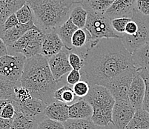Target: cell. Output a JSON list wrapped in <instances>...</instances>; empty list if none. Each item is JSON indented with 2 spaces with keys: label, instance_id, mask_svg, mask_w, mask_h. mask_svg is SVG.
Segmentation results:
<instances>
[{
  "label": "cell",
  "instance_id": "cell-1",
  "mask_svg": "<svg viewBox=\"0 0 149 129\" xmlns=\"http://www.w3.org/2000/svg\"><path fill=\"white\" fill-rule=\"evenodd\" d=\"M82 56V73L90 86L105 87L122 71L135 68L132 55L121 39H102L90 43Z\"/></svg>",
  "mask_w": 149,
  "mask_h": 129
},
{
  "label": "cell",
  "instance_id": "cell-2",
  "mask_svg": "<svg viewBox=\"0 0 149 129\" xmlns=\"http://www.w3.org/2000/svg\"><path fill=\"white\" fill-rule=\"evenodd\" d=\"M20 83L33 98L41 100L46 105L55 102L54 93L60 87L53 77L48 59L42 54L27 59Z\"/></svg>",
  "mask_w": 149,
  "mask_h": 129
},
{
  "label": "cell",
  "instance_id": "cell-3",
  "mask_svg": "<svg viewBox=\"0 0 149 129\" xmlns=\"http://www.w3.org/2000/svg\"><path fill=\"white\" fill-rule=\"evenodd\" d=\"M33 22L43 33L56 31L69 19L74 0H26Z\"/></svg>",
  "mask_w": 149,
  "mask_h": 129
},
{
  "label": "cell",
  "instance_id": "cell-4",
  "mask_svg": "<svg viewBox=\"0 0 149 129\" xmlns=\"http://www.w3.org/2000/svg\"><path fill=\"white\" fill-rule=\"evenodd\" d=\"M84 99L93 108V115L91 119L97 126L106 128L113 125L112 111L116 101L106 87L92 85L88 94Z\"/></svg>",
  "mask_w": 149,
  "mask_h": 129
},
{
  "label": "cell",
  "instance_id": "cell-5",
  "mask_svg": "<svg viewBox=\"0 0 149 129\" xmlns=\"http://www.w3.org/2000/svg\"><path fill=\"white\" fill-rule=\"evenodd\" d=\"M45 33L40 29L30 30L14 44L8 47V54H21L27 59L41 54Z\"/></svg>",
  "mask_w": 149,
  "mask_h": 129
},
{
  "label": "cell",
  "instance_id": "cell-6",
  "mask_svg": "<svg viewBox=\"0 0 149 129\" xmlns=\"http://www.w3.org/2000/svg\"><path fill=\"white\" fill-rule=\"evenodd\" d=\"M87 11L88 18L85 28L91 36L90 43L97 42L102 39H121L122 36L113 31L111 20L105 14H100L91 10Z\"/></svg>",
  "mask_w": 149,
  "mask_h": 129
},
{
  "label": "cell",
  "instance_id": "cell-7",
  "mask_svg": "<svg viewBox=\"0 0 149 129\" xmlns=\"http://www.w3.org/2000/svg\"><path fill=\"white\" fill-rule=\"evenodd\" d=\"M131 19L136 20L138 24L136 34L132 37L123 35L121 40L127 51L132 54L139 47L149 43V17L135 10Z\"/></svg>",
  "mask_w": 149,
  "mask_h": 129
},
{
  "label": "cell",
  "instance_id": "cell-8",
  "mask_svg": "<svg viewBox=\"0 0 149 129\" xmlns=\"http://www.w3.org/2000/svg\"><path fill=\"white\" fill-rule=\"evenodd\" d=\"M27 58L21 54H7L0 57V75L16 84H20Z\"/></svg>",
  "mask_w": 149,
  "mask_h": 129
},
{
  "label": "cell",
  "instance_id": "cell-9",
  "mask_svg": "<svg viewBox=\"0 0 149 129\" xmlns=\"http://www.w3.org/2000/svg\"><path fill=\"white\" fill-rule=\"evenodd\" d=\"M136 73L137 69L136 68L126 69L112 79L105 86L113 96L115 101L128 100L130 86Z\"/></svg>",
  "mask_w": 149,
  "mask_h": 129
},
{
  "label": "cell",
  "instance_id": "cell-10",
  "mask_svg": "<svg viewBox=\"0 0 149 129\" xmlns=\"http://www.w3.org/2000/svg\"><path fill=\"white\" fill-rule=\"evenodd\" d=\"M136 111L128 100L116 101L112 111V126L114 129H125Z\"/></svg>",
  "mask_w": 149,
  "mask_h": 129
},
{
  "label": "cell",
  "instance_id": "cell-11",
  "mask_svg": "<svg viewBox=\"0 0 149 129\" xmlns=\"http://www.w3.org/2000/svg\"><path fill=\"white\" fill-rule=\"evenodd\" d=\"M69 52L64 47L59 54L48 59L50 70L54 78L58 82H60L65 75L73 70L69 62Z\"/></svg>",
  "mask_w": 149,
  "mask_h": 129
},
{
  "label": "cell",
  "instance_id": "cell-12",
  "mask_svg": "<svg viewBox=\"0 0 149 129\" xmlns=\"http://www.w3.org/2000/svg\"><path fill=\"white\" fill-rule=\"evenodd\" d=\"M13 103L16 111H20L25 116L34 119L39 123L45 118H47L45 115V109L47 105L38 99L32 97L24 103L13 101Z\"/></svg>",
  "mask_w": 149,
  "mask_h": 129
},
{
  "label": "cell",
  "instance_id": "cell-13",
  "mask_svg": "<svg viewBox=\"0 0 149 129\" xmlns=\"http://www.w3.org/2000/svg\"><path fill=\"white\" fill-rule=\"evenodd\" d=\"M137 0H116L105 15L110 20L127 17L131 18L136 10Z\"/></svg>",
  "mask_w": 149,
  "mask_h": 129
},
{
  "label": "cell",
  "instance_id": "cell-14",
  "mask_svg": "<svg viewBox=\"0 0 149 129\" xmlns=\"http://www.w3.org/2000/svg\"><path fill=\"white\" fill-rule=\"evenodd\" d=\"M146 85L143 79L138 74V71L133 79L128 91V101L136 110L143 108Z\"/></svg>",
  "mask_w": 149,
  "mask_h": 129
},
{
  "label": "cell",
  "instance_id": "cell-15",
  "mask_svg": "<svg viewBox=\"0 0 149 129\" xmlns=\"http://www.w3.org/2000/svg\"><path fill=\"white\" fill-rule=\"evenodd\" d=\"M32 29H39L35 25L33 21L30 22L27 24L19 23L17 26L7 30V31H2V33H0V38L2 39V41L6 45L7 47H9V46L14 44L19 39H20L23 35L25 34L28 31Z\"/></svg>",
  "mask_w": 149,
  "mask_h": 129
},
{
  "label": "cell",
  "instance_id": "cell-16",
  "mask_svg": "<svg viewBox=\"0 0 149 129\" xmlns=\"http://www.w3.org/2000/svg\"><path fill=\"white\" fill-rule=\"evenodd\" d=\"M64 48V45L56 31L45 33L42 46L41 54L47 59L59 54Z\"/></svg>",
  "mask_w": 149,
  "mask_h": 129
},
{
  "label": "cell",
  "instance_id": "cell-17",
  "mask_svg": "<svg viewBox=\"0 0 149 129\" xmlns=\"http://www.w3.org/2000/svg\"><path fill=\"white\" fill-rule=\"evenodd\" d=\"M69 119H91L93 115L91 105L85 99H79L68 105Z\"/></svg>",
  "mask_w": 149,
  "mask_h": 129
},
{
  "label": "cell",
  "instance_id": "cell-18",
  "mask_svg": "<svg viewBox=\"0 0 149 129\" xmlns=\"http://www.w3.org/2000/svg\"><path fill=\"white\" fill-rule=\"evenodd\" d=\"M45 115L50 119L64 123L69 119L68 105L62 102H54L46 106Z\"/></svg>",
  "mask_w": 149,
  "mask_h": 129
},
{
  "label": "cell",
  "instance_id": "cell-19",
  "mask_svg": "<svg viewBox=\"0 0 149 129\" xmlns=\"http://www.w3.org/2000/svg\"><path fill=\"white\" fill-rule=\"evenodd\" d=\"M26 3V0H0V29L5 20Z\"/></svg>",
  "mask_w": 149,
  "mask_h": 129
},
{
  "label": "cell",
  "instance_id": "cell-20",
  "mask_svg": "<svg viewBox=\"0 0 149 129\" xmlns=\"http://www.w3.org/2000/svg\"><path fill=\"white\" fill-rule=\"evenodd\" d=\"M79 28L74 25L70 19H68L56 31V33L59 36L62 43L64 45V47L66 48L68 51H73L71 39H72V36L74 33Z\"/></svg>",
  "mask_w": 149,
  "mask_h": 129
},
{
  "label": "cell",
  "instance_id": "cell-21",
  "mask_svg": "<svg viewBox=\"0 0 149 129\" xmlns=\"http://www.w3.org/2000/svg\"><path fill=\"white\" fill-rule=\"evenodd\" d=\"M91 39V36L87 30L85 28H79L74 33L71 39L73 51H78L83 54L85 50L88 47Z\"/></svg>",
  "mask_w": 149,
  "mask_h": 129
},
{
  "label": "cell",
  "instance_id": "cell-22",
  "mask_svg": "<svg viewBox=\"0 0 149 129\" xmlns=\"http://www.w3.org/2000/svg\"><path fill=\"white\" fill-rule=\"evenodd\" d=\"M88 18V11L79 2L74 0V4L70 9L69 19L78 28H85Z\"/></svg>",
  "mask_w": 149,
  "mask_h": 129
},
{
  "label": "cell",
  "instance_id": "cell-23",
  "mask_svg": "<svg viewBox=\"0 0 149 129\" xmlns=\"http://www.w3.org/2000/svg\"><path fill=\"white\" fill-rule=\"evenodd\" d=\"M85 8L86 10L105 14L116 0H76Z\"/></svg>",
  "mask_w": 149,
  "mask_h": 129
},
{
  "label": "cell",
  "instance_id": "cell-24",
  "mask_svg": "<svg viewBox=\"0 0 149 129\" xmlns=\"http://www.w3.org/2000/svg\"><path fill=\"white\" fill-rule=\"evenodd\" d=\"M131 55L134 65L136 69L149 70V43L139 47Z\"/></svg>",
  "mask_w": 149,
  "mask_h": 129
},
{
  "label": "cell",
  "instance_id": "cell-25",
  "mask_svg": "<svg viewBox=\"0 0 149 129\" xmlns=\"http://www.w3.org/2000/svg\"><path fill=\"white\" fill-rule=\"evenodd\" d=\"M125 129H149V113L143 108L136 110Z\"/></svg>",
  "mask_w": 149,
  "mask_h": 129
},
{
  "label": "cell",
  "instance_id": "cell-26",
  "mask_svg": "<svg viewBox=\"0 0 149 129\" xmlns=\"http://www.w3.org/2000/svg\"><path fill=\"white\" fill-rule=\"evenodd\" d=\"M39 122L25 116L22 113L16 111L10 129H37Z\"/></svg>",
  "mask_w": 149,
  "mask_h": 129
},
{
  "label": "cell",
  "instance_id": "cell-27",
  "mask_svg": "<svg viewBox=\"0 0 149 129\" xmlns=\"http://www.w3.org/2000/svg\"><path fill=\"white\" fill-rule=\"evenodd\" d=\"M17 85L0 75V100L17 101L14 89Z\"/></svg>",
  "mask_w": 149,
  "mask_h": 129
},
{
  "label": "cell",
  "instance_id": "cell-28",
  "mask_svg": "<svg viewBox=\"0 0 149 129\" xmlns=\"http://www.w3.org/2000/svg\"><path fill=\"white\" fill-rule=\"evenodd\" d=\"M55 101L62 102L65 104L70 105L75 103L77 96L74 93L73 88L68 85H61L54 93Z\"/></svg>",
  "mask_w": 149,
  "mask_h": 129
},
{
  "label": "cell",
  "instance_id": "cell-29",
  "mask_svg": "<svg viewBox=\"0 0 149 129\" xmlns=\"http://www.w3.org/2000/svg\"><path fill=\"white\" fill-rule=\"evenodd\" d=\"M62 123L65 129H100L91 119H69Z\"/></svg>",
  "mask_w": 149,
  "mask_h": 129
},
{
  "label": "cell",
  "instance_id": "cell-30",
  "mask_svg": "<svg viewBox=\"0 0 149 129\" xmlns=\"http://www.w3.org/2000/svg\"><path fill=\"white\" fill-rule=\"evenodd\" d=\"M138 74L143 79L146 85L144 99L143 103V109L149 113V70L145 69H137Z\"/></svg>",
  "mask_w": 149,
  "mask_h": 129
},
{
  "label": "cell",
  "instance_id": "cell-31",
  "mask_svg": "<svg viewBox=\"0 0 149 129\" xmlns=\"http://www.w3.org/2000/svg\"><path fill=\"white\" fill-rule=\"evenodd\" d=\"M19 22L21 24H27L30 22L33 21V16L31 8L26 3L19 9L16 13Z\"/></svg>",
  "mask_w": 149,
  "mask_h": 129
},
{
  "label": "cell",
  "instance_id": "cell-32",
  "mask_svg": "<svg viewBox=\"0 0 149 129\" xmlns=\"http://www.w3.org/2000/svg\"><path fill=\"white\" fill-rule=\"evenodd\" d=\"M68 59L70 65L72 69L80 71L84 66L83 56L81 53L76 51H72L69 52Z\"/></svg>",
  "mask_w": 149,
  "mask_h": 129
},
{
  "label": "cell",
  "instance_id": "cell-33",
  "mask_svg": "<svg viewBox=\"0 0 149 129\" xmlns=\"http://www.w3.org/2000/svg\"><path fill=\"white\" fill-rule=\"evenodd\" d=\"M72 88L77 97L79 99H84L88 94L91 86L88 82L85 80H80L79 82L74 85Z\"/></svg>",
  "mask_w": 149,
  "mask_h": 129
},
{
  "label": "cell",
  "instance_id": "cell-34",
  "mask_svg": "<svg viewBox=\"0 0 149 129\" xmlns=\"http://www.w3.org/2000/svg\"><path fill=\"white\" fill-rule=\"evenodd\" d=\"M131 20V18H127V17H122V18H116L111 20V26L113 31L120 36H123L125 33L126 25Z\"/></svg>",
  "mask_w": 149,
  "mask_h": 129
},
{
  "label": "cell",
  "instance_id": "cell-35",
  "mask_svg": "<svg viewBox=\"0 0 149 129\" xmlns=\"http://www.w3.org/2000/svg\"><path fill=\"white\" fill-rule=\"evenodd\" d=\"M14 92L17 97V102H19V103H24L33 97L31 96L29 91L26 88L21 85V83L15 87Z\"/></svg>",
  "mask_w": 149,
  "mask_h": 129
},
{
  "label": "cell",
  "instance_id": "cell-36",
  "mask_svg": "<svg viewBox=\"0 0 149 129\" xmlns=\"http://www.w3.org/2000/svg\"><path fill=\"white\" fill-rule=\"evenodd\" d=\"M37 129H65L63 123L45 118L38 123Z\"/></svg>",
  "mask_w": 149,
  "mask_h": 129
},
{
  "label": "cell",
  "instance_id": "cell-37",
  "mask_svg": "<svg viewBox=\"0 0 149 129\" xmlns=\"http://www.w3.org/2000/svg\"><path fill=\"white\" fill-rule=\"evenodd\" d=\"M16 114V108L13 100H8L2 109L0 116L8 119H13Z\"/></svg>",
  "mask_w": 149,
  "mask_h": 129
},
{
  "label": "cell",
  "instance_id": "cell-38",
  "mask_svg": "<svg viewBox=\"0 0 149 129\" xmlns=\"http://www.w3.org/2000/svg\"><path fill=\"white\" fill-rule=\"evenodd\" d=\"M81 77H82V74H81V72L79 70H74L73 69L70 73L68 74L67 78H66L67 85H68L69 86L73 87L77 82H79L80 81Z\"/></svg>",
  "mask_w": 149,
  "mask_h": 129
},
{
  "label": "cell",
  "instance_id": "cell-39",
  "mask_svg": "<svg viewBox=\"0 0 149 129\" xmlns=\"http://www.w3.org/2000/svg\"><path fill=\"white\" fill-rule=\"evenodd\" d=\"M138 30V24L134 19H131L125 27V33L123 35L125 36H128V37H132L134 36L136 34Z\"/></svg>",
  "mask_w": 149,
  "mask_h": 129
},
{
  "label": "cell",
  "instance_id": "cell-40",
  "mask_svg": "<svg viewBox=\"0 0 149 129\" xmlns=\"http://www.w3.org/2000/svg\"><path fill=\"white\" fill-rule=\"evenodd\" d=\"M19 21L17 20V17L16 16L15 13L10 15L8 18L5 20V22H4V24L2 25V26L1 27V29H0V33H2V31H7V30L10 29V28H13V27L17 26L19 24Z\"/></svg>",
  "mask_w": 149,
  "mask_h": 129
},
{
  "label": "cell",
  "instance_id": "cell-41",
  "mask_svg": "<svg viewBox=\"0 0 149 129\" xmlns=\"http://www.w3.org/2000/svg\"><path fill=\"white\" fill-rule=\"evenodd\" d=\"M136 10L144 16L149 17V0H137Z\"/></svg>",
  "mask_w": 149,
  "mask_h": 129
},
{
  "label": "cell",
  "instance_id": "cell-42",
  "mask_svg": "<svg viewBox=\"0 0 149 129\" xmlns=\"http://www.w3.org/2000/svg\"><path fill=\"white\" fill-rule=\"evenodd\" d=\"M13 119H8L0 116V129H10Z\"/></svg>",
  "mask_w": 149,
  "mask_h": 129
},
{
  "label": "cell",
  "instance_id": "cell-43",
  "mask_svg": "<svg viewBox=\"0 0 149 129\" xmlns=\"http://www.w3.org/2000/svg\"><path fill=\"white\" fill-rule=\"evenodd\" d=\"M7 54H8V47L4 43V42L2 41V39L0 38V57L7 55Z\"/></svg>",
  "mask_w": 149,
  "mask_h": 129
},
{
  "label": "cell",
  "instance_id": "cell-44",
  "mask_svg": "<svg viewBox=\"0 0 149 129\" xmlns=\"http://www.w3.org/2000/svg\"><path fill=\"white\" fill-rule=\"evenodd\" d=\"M8 102V100H0V115H1V113H2V109H3V108L5 107V105L7 104Z\"/></svg>",
  "mask_w": 149,
  "mask_h": 129
},
{
  "label": "cell",
  "instance_id": "cell-45",
  "mask_svg": "<svg viewBox=\"0 0 149 129\" xmlns=\"http://www.w3.org/2000/svg\"><path fill=\"white\" fill-rule=\"evenodd\" d=\"M100 129H114V128L113 127V126H110L109 127H106V128H102V127H100Z\"/></svg>",
  "mask_w": 149,
  "mask_h": 129
}]
</instances>
